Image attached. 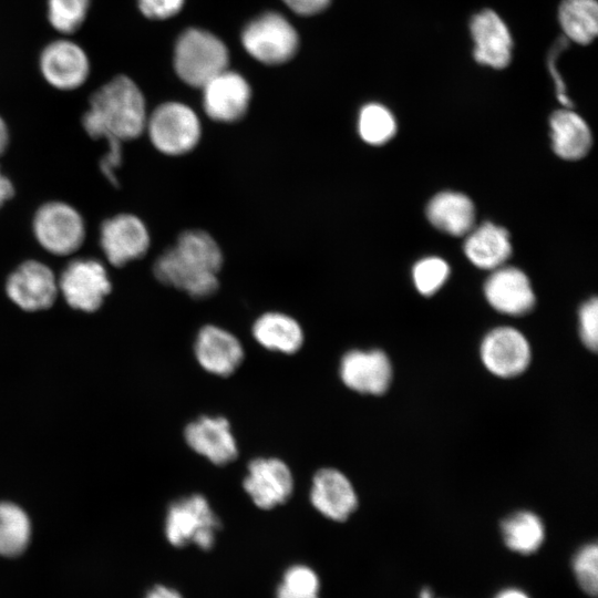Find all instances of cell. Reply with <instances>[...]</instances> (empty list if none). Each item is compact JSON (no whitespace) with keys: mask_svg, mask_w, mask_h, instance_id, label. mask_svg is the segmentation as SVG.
Listing matches in <instances>:
<instances>
[{"mask_svg":"<svg viewBox=\"0 0 598 598\" xmlns=\"http://www.w3.org/2000/svg\"><path fill=\"white\" fill-rule=\"evenodd\" d=\"M567 47V38L563 37L557 40L555 45L553 47V50L549 53L548 58V66L550 70V73L553 75V79L555 80L556 84V93L559 102L565 105L566 107H570L573 103L568 99L566 94V86L564 84V81L560 79V76L557 73V69L555 66L556 58L559 54L561 50H564Z\"/></svg>","mask_w":598,"mask_h":598,"instance_id":"36","label":"cell"},{"mask_svg":"<svg viewBox=\"0 0 598 598\" xmlns=\"http://www.w3.org/2000/svg\"><path fill=\"white\" fill-rule=\"evenodd\" d=\"M255 340L270 351L296 353L303 343L301 326L292 317L281 312H266L252 326Z\"/></svg>","mask_w":598,"mask_h":598,"instance_id":"24","label":"cell"},{"mask_svg":"<svg viewBox=\"0 0 598 598\" xmlns=\"http://www.w3.org/2000/svg\"><path fill=\"white\" fill-rule=\"evenodd\" d=\"M494 598H529V596L518 588H506L499 591Z\"/></svg>","mask_w":598,"mask_h":598,"instance_id":"40","label":"cell"},{"mask_svg":"<svg viewBox=\"0 0 598 598\" xmlns=\"http://www.w3.org/2000/svg\"><path fill=\"white\" fill-rule=\"evenodd\" d=\"M419 598H437L430 588H422Z\"/></svg>","mask_w":598,"mask_h":598,"instance_id":"41","label":"cell"},{"mask_svg":"<svg viewBox=\"0 0 598 598\" xmlns=\"http://www.w3.org/2000/svg\"><path fill=\"white\" fill-rule=\"evenodd\" d=\"M91 0H48V19L59 32H75L84 22Z\"/></svg>","mask_w":598,"mask_h":598,"instance_id":"30","label":"cell"},{"mask_svg":"<svg viewBox=\"0 0 598 598\" xmlns=\"http://www.w3.org/2000/svg\"><path fill=\"white\" fill-rule=\"evenodd\" d=\"M558 19L566 38L578 44H589L598 33L596 0H563Z\"/></svg>","mask_w":598,"mask_h":598,"instance_id":"25","label":"cell"},{"mask_svg":"<svg viewBox=\"0 0 598 598\" xmlns=\"http://www.w3.org/2000/svg\"><path fill=\"white\" fill-rule=\"evenodd\" d=\"M162 154L178 156L193 151L202 135L200 121L188 105L166 102L147 116L145 132Z\"/></svg>","mask_w":598,"mask_h":598,"instance_id":"6","label":"cell"},{"mask_svg":"<svg viewBox=\"0 0 598 598\" xmlns=\"http://www.w3.org/2000/svg\"><path fill=\"white\" fill-rule=\"evenodd\" d=\"M450 267L439 257H426L413 267V281L417 291L424 296L436 292L446 281Z\"/></svg>","mask_w":598,"mask_h":598,"instance_id":"31","label":"cell"},{"mask_svg":"<svg viewBox=\"0 0 598 598\" xmlns=\"http://www.w3.org/2000/svg\"><path fill=\"white\" fill-rule=\"evenodd\" d=\"M145 97L126 75H116L99 87L89 100L82 126L94 140L128 142L145 132Z\"/></svg>","mask_w":598,"mask_h":598,"instance_id":"2","label":"cell"},{"mask_svg":"<svg viewBox=\"0 0 598 598\" xmlns=\"http://www.w3.org/2000/svg\"><path fill=\"white\" fill-rule=\"evenodd\" d=\"M206 114L218 122H235L246 113L251 96L247 81L238 73L223 71L203 87Z\"/></svg>","mask_w":598,"mask_h":598,"instance_id":"15","label":"cell"},{"mask_svg":"<svg viewBox=\"0 0 598 598\" xmlns=\"http://www.w3.org/2000/svg\"><path fill=\"white\" fill-rule=\"evenodd\" d=\"M14 196V186L11 179L4 175L0 167V209Z\"/></svg>","mask_w":598,"mask_h":598,"instance_id":"39","label":"cell"},{"mask_svg":"<svg viewBox=\"0 0 598 598\" xmlns=\"http://www.w3.org/2000/svg\"><path fill=\"white\" fill-rule=\"evenodd\" d=\"M39 65L44 80L62 91L79 89L90 74V61L85 51L66 39L49 43L40 54Z\"/></svg>","mask_w":598,"mask_h":598,"instance_id":"13","label":"cell"},{"mask_svg":"<svg viewBox=\"0 0 598 598\" xmlns=\"http://www.w3.org/2000/svg\"><path fill=\"white\" fill-rule=\"evenodd\" d=\"M502 535L506 546L518 554L535 553L544 543L545 527L534 513L520 511L502 522Z\"/></svg>","mask_w":598,"mask_h":598,"instance_id":"26","label":"cell"},{"mask_svg":"<svg viewBox=\"0 0 598 598\" xmlns=\"http://www.w3.org/2000/svg\"><path fill=\"white\" fill-rule=\"evenodd\" d=\"M32 235L48 254L68 257L75 254L86 238V225L81 213L71 204L49 200L33 214Z\"/></svg>","mask_w":598,"mask_h":598,"instance_id":"3","label":"cell"},{"mask_svg":"<svg viewBox=\"0 0 598 598\" xmlns=\"http://www.w3.org/2000/svg\"><path fill=\"white\" fill-rule=\"evenodd\" d=\"M358 132L365 143L382 145L394 136L396 122L388 107L379 103H370L360 111Z\"/></svg>","mask_w":598,"mask_h":598,"instance_id":"28","label":"cell"},{"mask_svg":"<svg viewBox=\"0 0 598 598\" xmlns=\"http://www.w3.org/2000/svg\"><path fill=\"white\" fill-rule=\"evenodd\" d=\"M243 45L256 60L279 64L291 59L298 48V34L280 14L265 13L252 20L243 32Z\"/></svg>","mask_w":598,"mask_h":598,"instance_id":"8","label":"cell"},{"mask_svg":"<svg viewBox=\"0 0 598 598\" xmlns=\"http://www.w3.org/2000/svg\"><path fill=\"white\" fill-rule=\"evenodd\" d=\"M573 571L582 591L596 597L598 590V547L596 543L586 544L577 550L573 558Z\"/></svg>","mask_w":598,"mask_h":598,"instance_id":"32","label":"cell"},{"mask_svg":"<svg viewBox=\"0 0 598 598\" xmlns=\"http://www.w3.org/2000/svg\"><path fill=\"white\" fill-rule=\"evenodd\" d=\"M99 245L106 261L118 268L142 258L150 248L151 236L138 216L118 213L101 223Z\"/></svg>","mask_w":598,"mask_h":598,"instance_id":"9","label":"cell"},{"mask_svg":"<svg viewBox=\"0 0 598 598\" xmlns=\"http://www.w3.org/2000/svg\"><path fill=\"white\" fill-rule=\"evenodd\" d=\"M220 520L210 507L207 498L193 494L174 501L165 518L167 542L177 548L195 545L202 550H209L216 543Z\"/></svg>","mask_w":598,"mask_h":598,"instance_id":"4","label":"cell"},{"mask_svg":"<svg viewBox=\"0 0 598 598\" xmlns=\"http://www.w3.org/2000/svg\"><path fill=\"white\" fill-rule=\"evenodd\" d=\"M553 150L563 159L582 158L590 150L592 136L586 121L567 109L555 111L549 120Z\"/></svg>","mask_w":598,"mask_h":598,"instance_id":"23","label":"cell"},{"mask_svg":"<svg viewBox=\"0 0 598 598\" xmlns=\"http://www.w3.org/2000/svg\"><path fill=\"white\" fill-rule=\"evenodd\" d=\"M223 252L217 241L199 229L182 233L175 245L163 251L153 265L155 278L195 298L213 295Z\"/></svg>","mask_w":598,"mask_h":598,"instance_id":"1","label":"cell"},{"mask_svg":"<svg viewBox=\"0 0 598 598\" xmlns=\"http://www.w3.org/2000/svg\"><path fill=\"white\" fill-rule=\"evenodd\" d=\"M144 598H184V596L171 586L156 585L146 592Z\"/></svg>","mask_w":598,"mask_h":598,"instance_id":"38","label":"cell"},{"mask_svg":"<svg viewBox=\"0 0 598 598\" xmlns=\"http://www.w3.org/2000/svg\"><path fill=\"white\" fill-rule=\"evenodd\" d=\"M464 252L474 266L494 270L512 254L509 235L505 228L486 221L467 234Z\"/></svg>","mask_w":598,"mask_h":598,"instance_id":"21","label":"cell"},{"mask_svg":"<svg viewBox=\"0 0 598 598\" xmlns=\"http://www.w3.org/2000/svg\"><path fill=\"white\" fill-rule=\"evenodd\" d=\"M310 502L317 512L333 522H343L358 506L357 493L349 478L331 467L320 468L312 478Z\"/></svg>","mask_w":598,"mask_h":598,"instance_id":"18","label":"cell"},{"mask_svg":"<svg viewBox=\"0 0 598 598\" xmlns=\"http://www.w3.org/2000/svg\"><path fill=\"white\" fill-rule=\"evenodd\" d=\"M339 372L349 389L362 394H382L392 380L391 362L378 349L348 351L341 358Z\"/></svg>","mask_w":598,"mask_h":598,"instance_id":"14","label":"cell"},{"mask_svg":"<svg viewBox=\"0 0 598 598\" xmlns=\"http://www.w3.org/2000/svg\"><path fill=\"white\" fill-rule=\"evenodd\" d=\"M243 485L257 507L271 509L286 503L291 496L293 476L283 461L258 457L249 462Z\"/></svg>","mask_w":598,"mask_h":598,"instance_id":"11","label":"cell"},{"mask_svg":"<svg viewBox=\"0 0 598 598\" xmlns=\"http://www.w3.org/2000/svg\"><path fill=\"white\" fill-rule=\"evenodd\" d=\"M295 12L310 16L322 11L330 0H283Z\"/></svg>","mask_w":598,"mask_h":598,"instance_id":"37","label":"cell"},{"mask_svg":"<svg viewBox=\"0 0 598 598\" xmlns=\"http://www.w3.org/2000/svg\"><path fill=\"white\" fill-rule=\"evenodd\" d=\"M30 536L31 525L24 511L12 503H0V555H20Z\"/></svg>","mask_w":598,"mask_h":598,"instance_id":"27","label":"cell"},{"mask_svg":"<svg viewBox=\"0 0 598 598\" xmlns=\"http://www.w3.org/2000/svg\"><path fill=\"white\" fill-rule=\"evenodd\" d=\"M488 303L497 311L520 316L535 306V295L526 274L513 266L493 270L484 285Z\"/></svg>","mask_w":598,"mask_h":598,"instance_id":"16","label":"cell"},{"mask_svg":"<svg viewBox=\"0 0 598 598\" xmlns=\"http://www.w3.org/2000/svg\"><path fill=\"white\" fill-rule=\"evenodd\" d=\"M184 0H137L141 12L155 20L175 16L183 7Z\"/></svg>","mask_w":598,"mask_h":598,"instance_id":"35","label":"cell"},{"mask_svg":"<svg viewBox=\"0 0 598 598\" xmlns=\"http://www.w3.org/2000/svg\"><path fill=\"white\" fill-rule=\"evenodd\" d=\"M59 293L73 309L93 312L112 291L105 265L92 257L71 259L58 276Z\"/></svg>","mask_w":598,"mask_h":598,"instance_id":"7","label":"cell"},{"mask_svg":"<svg viewBox=\"0 0 598 598\" xmlns=\"http://www.w3.org/2000/svg\"><path fill=\"white\" fill-rule=\"evenodd\" d=\"M106 152L100 159V169L103 176L114 186L118 185L116 171L123 162V143L106 141Z\"/></svg>","mask_w":598,"mask_h":598,"instance_id":"34","label":"cell"},{"mask_svg":"<svg viewBox=\"0 0 598 598\" xmlns=\"http://www.w3.org/2000/svg\"><path fill=\"white\" fill-rule=\"evenodd\" d=\"M476 62L503 69L511 62L513 41L502 18L491 9L476 13L470 24Z\"/></svg>","mask_w":598,"mask_h":598,"instance_id":"20","label":"cell"},{"mask_svg":"<svg viewBox=\"0 0 598 598\" xmlns=\"http://www.w3.org/2000/svg\"><path fill=\"white\" fill-rule=\"evenodd\" d=\"M485 368L499 378L524 372L530 362V347L525 336L513 327H498L483 339L480 350Z\"/></svg>","mask_w":598,"mask_h":598,"instance_id":"12","label":"cell"},{"mask_svg":"<svg viewBox=\"0 0 598 598\" xmlns=\"http://www.w3.org/2000/svg\"><path fill=\"white\" fill-rule=\"evenodd\" d=\"M4 290L20 309L44 310L54 303L59 295L58 276L45 262L28 259L9 274Z\"/></svg>","mask_w":598,"mask_h":598,"instance_id":"10","label":"cell"},{"mask_svg":"<svg viewBox=\"0 0 598 598\" xmlns=\"http://www.w3.org/2000/svg\"><path fill=\"white\" fill-rule=\"evenodd\" d=\"M579 332L585 346L597 350L598 346V301L587 300L579 309Z\"/></svg>","mask_w":598,"mask_h":598,"instance_id":"33","label":"cell"},{"mask_svg":"<svg viewBox=\"0 0 598 598\" xmlns=\"http://www.w3.org/2000/svg\"><path fill=\"white\" fill-rule=\"evenodd\" d=\"M426 216L435 228L452 236H463L473 229L475 207L465 194L445 190L429 202Z\"/></svg>","mask_w":598,"mask_h":598,"instance_id":"22","label":"cell"},{"mask_svg":"<svg viewBox=\"0 0 598 598\" xmlns=\"http://www.w3.org/2000/svg\"><path fill=\"white\" fill-rule=\"evenodd\" d=\"M228 51L214 34L188 29L178 38L174 65L178 76L187 84L203 87L213 78L227 70Z\"/></svg>","mask_w":598,"mask_h":598,"instance_id":"5","label":"cell"},{"mask_svg":"<svg viewBox=\"0 0 598 598\" xmlns=\"http://www.w3.org/2000/svg\"><path fill=\"white\" fill-rule=\"evenodd\" d=\"M184 437L194 452L215 465H225L237 457V443L226 417L199 416L187 424Z\"/></svg>","mask_w":598,"mask_h":598,"instance_id":"19","label":"cell"},{"mask_svg":"<svg viewBox=\"0 0 598 598\" xmlns=\"http://www.w3.org/2000/svg\"><path fill=\"white\" fill-rule=\"evenodd\" d=\"M0 144H1V133H0Z\"/></svg>","mask_w":598,"mask_h":598,"instance_id":"42","label":"cell"},{"mask_svg":"<svg viewBox=\"0 0 598 598\" xmlns=\"http://www.w3.org/2000/svg\"><path fill=\"white\" fill-rule=\"evenodd\" d=\"M320 590L317 571L306 564H293L282 573L275 598H320Z\"/></svg>","mask_w":598,"mask_h":598,"instance_id":"29","label":"cell"},{"mask_svg":"<svg viewBox=\"0 0 598 598\" xmlns=\"http://www.w3.org/2000/svg\"><path fill=\"white\" fill-rule=\"evenodd\" d=\"M194 353L199 365L219 377L233 374L244 360V348L231 332L213 324L197 333Z\"/></svg>","mask_w":598,"mask_h":598,"instance_id":"17","label":"cell"}]
</instances>
